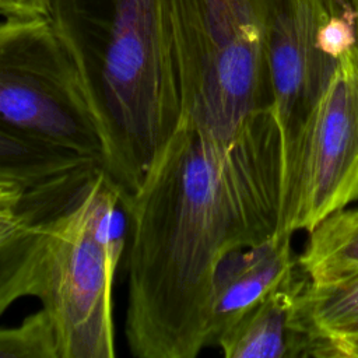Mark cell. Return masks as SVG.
<instances>
[{"instance_id": "obj_1", "label": "cell", "mask_w": 358, "mask_h": 358, "mask_svg": "<svg viewBox=\"0 0 358 358\" xmlns=\"http://www.w3.org/2000/svg\"><path fill=\"white\" fill-rule=\"evenodd\" d=\"M281 182L273 105L228 140L180 120L127 201L124 337L133 357L194 358L207 347L215 268L277 235Z\"/></svg>"}, {"instance_id": "obj_2", "label": "cell", "mask_w": 358, "mask_h": 358, "mask_svg": "<svg viewBox=\"0 0 358 358\" xmlns=\"http://www.w3.org/2000/svg\"><path fill=\"white\" fill-rule=\"evenodd\" d=\"M78 69L103 147V172L129 201L180 123L165 0H48Z\"/></svg>"}, {"instance_id": "obj_3", "label": "cell", "mask_w": 358, "mask_h": 358, "mask_svg": "<svg viewBox=\"0 0 358 358\" xmlns=\"http://www.w3.org/2000/svg\"><path fill=\"white\" fill-rule=\"evenodd\" d=\"M129 208L99 168L49 221L36 299L59 358H113L112 285L129 239Z\"/></svg>"}, {"instance_id": "obj_4", "label": "cell", "mask_w": 358, "mask_h": 358, "mask_svg": "<svg viewBox=\"0 0 358 358\" xmlns=\"http://www.w3.org/2000/svg\"><path fill=\"white\" fill-rule=\"evenodd\" d=\"M182 116L221 140L273 105L267 34L271 0H165Z\"/></svg>"}, {"instance_id": "obj_5", "label": "cell", "mask_w": 358, "mask_h": 358, "mask_svg": "<svg viewBox=\"0 0 358 358\" xmlns=\"http://www.w3.org/2000/svg\"><path fill=\"white\" fill-rule=\"evenodd\" d=\"M0 126L103 168L78 69L46 15L0 20Z\"/></svg>"}, {"instance_id": "obj_6", "label": "cell", "mask_w": 358, "mask_h": 358, "mask_svg": "<svg viewBox=\"0 0 358 358\" xmlns=\"http://www.w3.org/2000/svg\"><path fill=\"white\" fill-rule=\"evenodd\" d=\"M358 190V50L343 55L324 91L282 150L275 236L312 231Z\"/></svg>"}, {"instance_id": "obj_7", "label": "cell", "mask_w": 358, "mask_h": 358, "mask_svg": "<svg viewBox=\"0 0 358 358\" xmlns=\"http://www.w3.org/2000/svg\"><path fill=\"white\" fill-rule=\"evenodd\" d=\"M340 13L352 15L341 0H271L267 63L282 150L292 141L336 70L338 60L323 52L320 32Z\"/></svg>"}, {"instance_id": "obj_8", "label": "cell", "mask_w": 358, "mask_h": 358, "mask_svg": "<svg viewBox=\"0 0 358 358\" xmlns=\"http://www.w3.org/2000/svg\"><path fill=\"white\" fill-rule=\"evenodd\" d=\"M96 169L36 187L20 206L0 211V316L15 301L36 298L48 224Z\"/></svg>"}, {"instance_id": "obj_9", "label": "cell", "mask_w": 358, "mask_h": 358, "mask_svg": "<svg viewBox=\"0 0 358 358\" xmlns=\"http://www.w3.org/2000/svg\"><path fill=\"white\" fill-rule=\"evenodd\" d=\"M292 236L271 239L227 255L215 268L207 320V347L277 288L298 266Z\"/></svg>"}, {"instance_id": "obj_10", "label": "cell", "mask_w": 358, "mask_h": 358, "mask_svg": "<svg viewBox=\"0 0 358 358\" xmlns=\"http://www.w3.org/2000/svg\"><path fill=\"white\" fill-rule=\"evenodd\" d=\"M308 281L296 271L241 317L217 343L227 358L313 357V341L302 324L298 298Z\"/></svg>"}, {"instance_id": "obj_11", "label": "cell", "mask_w": 358, "mask_h": 358, "mask_svg": "<svg viewBox=\"0 0 358 358\" xmlns=\"http://www.w3.org/2000/svg\"><path fill=\"white\" fill-rule=\"evenodd\" d=\"M308 234L298 266L310 282L326 284L358 271V206L336 211Z\"/></svg>"}, {"instance_id": "obj_12", "label": "cell", "mask_w": 358, "mask_h": 358, "mask_svg": "<svg viewBox=\"0 0 358 358\" xmlns=\"http://www.w3.org/2000/svg\"><path fill=\"white\" fill-rule=\"evenodd\" d=\"M91 162L0 126V176L39 187L88 168Z\"/></svg>"}, {"instance_id": "obj_13", "label": "cell", "mask_w": 358, "mask_h": 358, "mask_svg": "<svg viewBox=\"0 0 358 358\" xmlns=\"http://www.w3.org/2000/svg\"><path fill=\"white\" fill-rule=\"evenodd\" d=\"M298 310L313 341V357L322 358L326 337L358 323V271L326 284L308 280L298 298Z\"/></svg>"}, {"instance_id": "obj_14", "label": "cell", "mask_w": 358, "mask_h": 358, "mask_svg": "<svg viewBox=\"0 0 358 358\" xmlns=\"http://www.w3.org/2000/svg\"><path fill=\"white\" fill-rule=\"evenodd\" d=\"M0 358H59L55 327L43 308L18 326L0 327Z\"/></svg>"}, {"instance_id": "obj_15", "label": "cell", "mask_w": 358, "mask_h": 358, "mask_svg": "<svg viewBox=\"0 0 358 358\" xmlns=\"http://www.w3.org/2000/svg\"><path fill=\"white\" fill-rule=\"evenodd\" d=\"M326 340V357L358 358V323L330 334Z\"/></svg>"}, {"instance_id": "obj_16", "label": "cell", "mask_w": 358, "mask_h": 358, "mask_svg": "<svg viewBox=\"0 0 358 358\" xmlns=\"http://www.w3.org/2000/svg\"><path fill=\"white\" fill-rule=\"evenodd\" d=\"M34 189L20 180L0 176V211L20 206Z\"/></svg>"}, {"instance_id": "obj_17", "label": "cell", "mask_w": 358, "mask_h": 358, "mask_svg": "<svg viewBox=\"0 0 358 358\" xmlns=\"http://www.w3.org/2000/svg\"><path fill=\"white\" fill-rule=\"evenodd\" d=\"M48 0H0L1 17L46 15Z\"/></svg>"}, {"instance_id": "obj_18", "label": "cell", "mask_w": 358, "mask_h": 358, "mask_svg": "<svg viewBox=\"0 0 358 358\" xmlns=\"http://www.w3.org/2000/svg\"><path fill=\"white\" fill-rule=\"evenodd\" d=\"M344 4L352 11L354 15V31H355V49L358 50V0H343Z\"/></svg>"}, {"instance_id": "obj_19", "label": "cell", "mask_w": 358, "mask_h": 358, "mask_svg": "<svg viewBox=\"0 0 358 358\" xmlns=\"http://www.w3.org/2000/svg\"><path fill=\"white\" fill-rule=\"evenodd\" d=\"M354 201L358 203V190H357V193H355V196H354Z\"/></svg>"}]
</instances>
